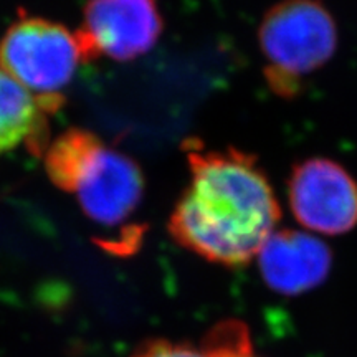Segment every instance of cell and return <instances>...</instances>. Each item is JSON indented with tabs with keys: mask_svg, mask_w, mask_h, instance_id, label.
I'll return each mask as SVG.
<instances>
[{
	"mask_svg": "<svg viewBox=\"0 0 357 357\" xmlns=\"http://www.w3.org/2000/svg\"><path fill=\"white\" fill-rule=\"evenodd\" d=\"M45 167L53 184L77 195L83 212L102 227L124 225L144 194L137 164L84 129L58 136L48 149Z\"/></svg>",
	"mask_w": 357,
	"mask_h": 357,
	"instance_id": "7a4b0ae2",
	"label": "cell"
},
{
	"mask_svg": "<svg viewBox=\"0 0 357 357\" xmlns=\"http://www.w3.org/2000/svg\"><path fill=\"white\" fill-rule=\"evenodd\" d=\"M190 184L174 207L169 231L178 245L223 266L257 258L276 231L281 208L257 159L234 147H187Z\"/></svg>",
	"mask_w": 357,
	"mask_h": 357,
	"instance_id": "6da1fadb",
	"label": "cell"
},
{
	"mask_svg": "<svg viewBox=\"0 0 357 357\" xmlns=\"http://www.w3.org/2000/svg\"><path fill=\"white\" fill-rule=\"evenodd\" d=\"M160 32L158 0H88L77 37L86 61L101 55L129 61L149 52Z\"/></svg>",
	"mask_w": 357,
	"mask_h": 357,
	"instance_id": "8992f818",
	"label": "cell"
},
{
	"mask_svg": "<svg viewBox=\"0 0 357 357\" xmlns=\"http://www.w3.org/2000/svg\"><path fill=\"white\" fill-rule=\"evenodd\" d=\"M132 357H218V352L208 339L202 347L171 341L147 342Z\"/></svg>",
	"mask_w": 357,
	"mask_h": 357,
	"instance_id": "30bf717a",
	"label": "cell"
},
{
	"mask_svg": "<svg viewBox=\"0 0 357 357\" xmlns=\"http://www.w3.org/2000/svg\"><path fill=\"white\" fill-rule=\"evenodd\" d=\"M63 102L60 96H35L0 71V154L29 146L40 153L47 139V114Z\"/></svg>",
	"mask_w": 357,
	"mask_h": 357,
	"instance_id": "ba28073f",
	"label": "cell"
},
{
	"mask_svg": "<svg viewBox=\"0 0 357 357\" xmlns=\"http://www.w3.org/2000/svg\"><path fill=\"white\" fill-rule=\"evenodd\" d=\"M265 283L275 291L298 294L323 283L331 270V250L314 234L276 230L258 252Z\"/></svg>",
	"mask_w": 357,
	"mask_h": 357,
	"instance_id": "52a82bcc",
	"label": "cell"
},
{
	"mask_svg": "<svg viewBox=\"0 0 357 357\" xmlns=\"http://www.w3.org/2000/svg\"><path fill=\"white\" fill-rule=\"evenodd\" d=\"M337 40L336 22L319 0H283L265 13L258 29L266 73L278 78V93L291 91L293 83L328 63Z\"/></svg>",
	"mask_w": 357,
	"mask_h": 357,
	"instance_id": "3957f363",
	"label": "cell"
},
{
	"mask_svg": "<svg viewBox=\"0 0 357 357\" xmlns=\"http://www.w3.org/2000/svg\"><path fill=\"white\" fill-rule=\"evenodd\" d=\"M208 339L215 346L218 357H258L253 352L247 329L235 321L223 323Z\"/></svg>",
	"mask_w": 357,
	"mask_h": 357,
	"instance_id": "9c48e42d",
	"label": "cell"
},
{
	"mask_svg": "<svg viewBox=\"0 0 357 357\" xmlns=\"http://www.w3.org/2000/svg\"><path fill=\"white\" fill-rule=\"evenodd\" d=\"M289 207L296 222L319 235H342L357 225V182L333 159L311 158L293 167Z\"/></svg>",
	"mask_w": 357,
	"mask_h": 357,
	"instance_id": "5b68a950",
	"label": "cell"
},
{
	"mask_svg": "<svg viewBox=\"0 0 357 357\" xmlns=\"http://www.w3.org/2000/svg\"><path fill=\"white\" fill-rule=\"evenodd\" d=\"M83 61L77 33L40 17L22 15L0 40V71L35 96H60Z\"/></svg>",
	"mask_w": 357,
	"mask_h": 357,
	"instance_id": "277c9868",
	"label": "cell"
}]
</instances>
